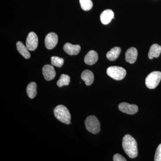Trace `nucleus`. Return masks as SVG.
Here are the masks:
<instances>
[{"label":"nucleus","instance_id":"1","mask_svg":"<svg viewBox=\"0 0 161 161\" xmlns=\"http://www.w3.org/2000/svg\"><path fill=\"white\" fill-rule=\"evenodd\" d=\"M122 146L124 151L130 158H134L137 157L138 155L137 142L131 135L127 134L124 136Z\"/></svg>","mask_w":161,"mask_h":161},{"label":"nucleus","instance_id":"2","mask_svg":"<svg viewBox=\"0 0 161 161\" xmlns=\"http://www.w3.org/2000/svg\"><path fill=\"white\" fill-rule=\"evenodd\" d=\"M54 114L56 118L61 122L67 125L71 124L70 113L64 106L60 105L56 107L54 110Z\"/></svg>","mask_w":161,"mask_h":161},{"label":"nucleus","instance_id":"3","mask_svg":"<svg viewBox=\"0 0 161 161\" xmlns=\"http://www.w3.org/2000/svg\"><path fill=\"white\" fill-rule=\"evenodd\" d=\"M85 124L86 130L91 133L95 134L100 132V123L98 119L94 115L88 116Z\"/></svg>","mask_w":161,"mask_h":161},{"label":"nucleus","instance_id":"4","mask_svg":"<svg viewBox=\"0 0 161 161\" xmlns=\"http://www.w3.org/2000/svg\"><path fill=\"white\" fill-rule=\"evenodd\" d=\"M107 75L114 80H119L123 79L126 75V71L121 67L111 66L107 70Z\"/></svg>","mask_w":161,"mask_h":161},{"label":"nucleus","instance_id":"5","mask_svg":"<svg viewBox=\"0 0 161 161\" xmlns=\"http://www.w3.org/2000/svg\"><path fill=\"white\" fill-rule=\"evenodd\" d=\"M161 80V72L154 71L150 73L146 78V85L150 89L155 88Z\"/></svg>","mask_w":161,"mask_h":161},{"label":"nucleus","instance_id":"6","mask_svg":"<svg viewBox=\"0 0 161 161\" xmlns=\"http://www.w3.org/2000/svg\"><path fill=\"white\" fill-rule=\"evenodd\" d=\"M38 45L37 36L34 32L29 33L26 38V46L31 51L36 49Z\"/></svg>","mask_w":161,"mask_h":161},{"label":"nucleus","instance_id":"7","mask_svg":"<svg viewBox=\"0 0 161 161\" xmlns=\"http://www.w3.org/2000/svg\"><path fill=\"white\" fill-rule=\"evenodd\" d=\"M58 35L54 32H51L47 35L45 39V45L48 49H52L54 48L58 43Z\"/></svg>","mask_w":161,"mask_h":161},{"label":"nucleus","instance_id":"8","mask_svg":"<svg viewBox=\"0 0 161 161\" xmlns=\"http://www.w3.org/2000/svg\"><path fill=\"white\" fill-rule=\"evenodd\" d=\"M119 109L121 112L126 114L133 115L138 112V107L135 104H130L127 103H122L119 105Z\"/></svg>","mask_w":161,"mask_h":161},{"label":"nucleus","instance_id":"9","mask_svg":"<svg viewBox=\"0 0 161 161\" xmlns=\"http://www.w3.org/2000/svg\"><path fill=\"white\" fill-rule=\"evenodd\" d=\"M42 72L43 77L47 80H53L56 76V73L54 68L50 64L44 65L42 69Z\"/></svg>","mask_w":161,"mask_h":161},{"label":"nucleus","instance_id":"10","mask_svg":"<svg viewBox=\"0 0 161 161\" xmlns=\"http://www.w3.org/2000/svg\"><path fill=\"white\" fill-rule=\"evenodd\" d=\"M100 18L101 23L104 25H107L111 22L112 19H114V12L109 9L104 10L101 14Z\"/></svg>","mask_w":161,"mask_h":161},{"label":"nucleus","instance_id":"11","mask_svg":"<svg viewBox=\"0 0 161 161\" xmlns=\"http://www.w3.org/2000/svg\"><path fill=\"white\" fill-rule=\"evenodd\" d=\"M63 48L68 54L73 56L78 55L81 48L79 45H73L71 43H67L64 44Z\"/></svg>","mask_w":161,"mask_h":161},{"label":"nucleus","instance_id":"12","mask_svg":"<svg viewBox=\"0 0 161 161\" xmlns=\"http://www.w3.org/2000/svg\"><path fill=\"white\" fill-rule=\"evenodd\" d=\"M137 55H138V53H137V49L135 47H130L126 52V61L130 64L135 63L137 59Z\"/></svg>","mask_w":161,"mask_h":161},{"label":"nucleus","instance_id":"13","mask_svg":"<svg viewBox=\"0 0 161 161\" xmlns=\"http://www.w3.org/2000/svg\"><path fill=\"white\" fill-rule=\"evenodd\" d=\"M98 54L97 52L94 50H91L86 55L84 61L88 65H93L98 61Z\"/></svg>","mask_w":161,"mask_h":161},{"label":"nucleus","instance_id":"14","mask_svg":"<svg viewBox=\"0 0 161 161\" xmlns=\"http://www.w3.org/2000/svg\"><path fill=\"white\" fill-rule=\"evenodd\" d=\"M81 78L85 81L86 85L89 86L94 82V74L89 70H85L81 74Z\"/></svg>","mask_w":161,"mask_h":161},{"label":"nucleus","instance_id":"15","mask_svg":"<svg viewBox=\"0 0 161 161\" xmlns=\"http://www.w3.org/2000/svg\"><path fill=\"white\" fill-rule=\"evenodd\" d=\"M17 48L19 53L22 56L26 59H29L31 57V54L29 52V50L27 47L23 44L22 42L19 41L16 43Z\"/></svg>","mask_w":161,"mask_h":161},{"label":"nucleus","instance_id":"16","mask_svg":"<svg viewBox=\"0 0 161 161\" xmlns=\"http://www.w3.org/2000/svg\"><path fill=\"white\" fill-rule=\"evenodd\" d=\"M161 46L158 44H153L150 47L148 53L149 59H153V58H158L160 55Z\"/></svg>","mask_w":161,"mask_h":161},{"label":"nucleus","instance_id":"17","mask_svg":"<svg viewBox=\"0 0 161 161\" xmlns=\"http://www.w3.org/2000/svg\"><path fill=\"white\" fill-rule=\"evenodd\" d=\"M121 49L118 47H113L107 53L106 57L108 60L110 61H115L118 58L120 55Z\"/></svg>","mask_w":161,"mask_h":161},{"label":"nucleus","instance_id":"18","mask_svg":"<svg viewBox=\"0 0 161 161\" xmlns=\"http://www.w3.org/2000/svg\"><path fill=\"white\" fill-rule=\"evenodd\" d=\"M26 93L28 97L33 98L37 95V85L36 82H31L28 84L26 88Z\"/></svg>","mask_w":161,"mask_h":161},{"label":"nucleus","instance_id":"19","mask_svg":"<svg viewBox=\"0 0 161 161\" xmlns=\"http://www.w3.org/2000/svg\"><path fill=\"white\" fill-rule=\"evenodd\" d=\"M70 82V78L69 75L63 74L60 76V79L57 82V85L58 86L61 87L64 86H68Z\"/></svg>","mask_w":161,"mask_h":161},{"label":"nucleus","instance_id":"20","mask_svg":"<svg viewBox=\"0 0 161 161\" xmlns=\"http://www.w3.org/2000/svg\"><path fill=\"white\" fill-rule=\"evenodd\" d=\"M80 6L85 11H89L93 7V3L92 0H79Z\"/></svg>","mask_w":161,"mask_h":161},{"label":"nucleus","instance_id":"21","mask_svg":"<svg viewBox=\"0 0 161 161\" xmlns=\"http://www.w3.org/2000/svg\"><path fill=\"white\" fill-rule=\"evenodd\" d=\"M51 64L53 66L61 67L64 64V59L59 57L53 56L51 58Z\"/></svg>","mask_w":161,"mask_h":161},{"label":"nucleus","instance_id":"22","mask_svg":"<svg viewBox=\"0 0 161 161\" xmlns=\"http://www.w3.org/2000/svg\"><path fill=\"white\" fill-rule=\"evenodd\" d=\"M154 161H161V144L159 145L156 151Z\"/></svg>","mask_w":161,"mask_h":161},{"label":"nucleus","instance_id":"23","mask_svg":"<svg viewBox=\"0 0 161 161\" xmlns=\"http://www.w3.org/2000/svg\"><path fill=\"white\" fill-rule=\"evenodd\" d=\"M113 161H126V159L120 154H115L113 156Z\"/></svg>","mask_w":161,"mask_h":161}]
</instances>
